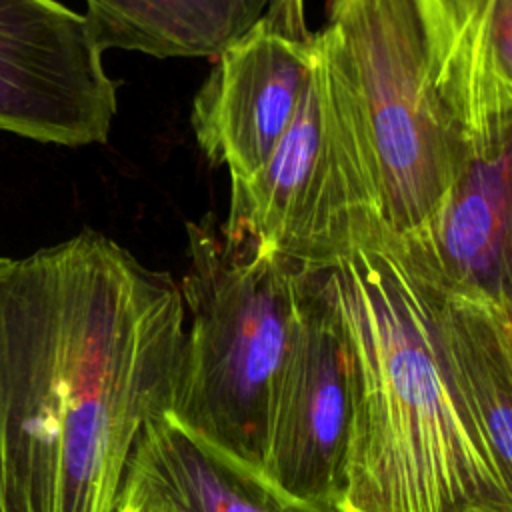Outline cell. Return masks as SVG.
Returning <instances> with one entry per match:
<instances>
[{
    "label": "cell",
    "instance_id": "cell-1",
    "mask_svg": "<svg viewBox=\"0 0 512 512\" xmlns=\"http://www.w3.org/2000/svg\"><path fill=\"white\" fill-rule=\"evenodd\" d=\"M184 328L178 282L100 232L0 256V512H114Z\"/></svg>",
    "mask_w": 512,
    "mask_h": 512
},
{
    "label": "cell",
    "instance_id": "cell-2",
    "mask_svg": "<svg viewBox=\"0 0 512 512\" xmlns=\"http://www.w3.org/2000/svg\"><path fill=\"white\" fill-rule=\"evenodd\" d=\"M322 278L348 394L336 512H512V476L444 368L420 254L380 224Z\"/></svg>",
    "mask_w": 512,
    "mask_h": 512
},
{
    "label": "cell",
    "instance_id": "cell-3",
    "mask_svg": "<svg viewBox=\"0 0 512 512\" xmlns=\"http://www.w3.org/2000/svg\"><path fill=\"white\" fill-rule=\"evenodd\" d=\"M186 230V328L168 414L262 468L272 388L308 270L230 234L212 212Z\"/></svg>",
    "mask_w": 512,
    "mask_h": 512
},
{
    "label": "cell",
    "instance_id": "cell-4",
    "mask_svg": "<svg viewBox=\"0 0 512 512\" xmlns=\"http://www.w3.org/2000/svg\"><path fill=\"white\" fill-rule=\"evenodd\" d=\"M320 32L350 90L380 216L394 234H412L472 154L434 86L414 2L328 0Z\"/></svg>",
    "mask_w": 512,
    "mask_h": 512
},
{
    "label": "cell",
    "instance_id": "cell-5",
    "mask_svg": "<svg viewBox=\"0 0 512 512\" xmlns=\"http://www.w3.org/2000/svg\"><path fill=\"white\" fill-rule=\"evenodd\" d=\"M318 34L316 60L292 122L270 158L230 180L224 228L304 270L328 268L384 224L350 90Z\"/></svg>",
    "mask_w": 512,
    "mask_h": 512
},
{
    "label": "cell",
    "instance_id": "cell-6",
    "mask_svg": "<svg viewBox=\"0 0 512 512\" xmlns=\"http://www.w3.org/2000/svg\"><path fill=\"white\" fill-rule=\"evenodd\" d=\"M88 18L58 0H0V132L44 144L108 140L118 82Z\"/></svg>",
    "mask_w": 512,
    "mask_h": 512
},
{
    "label": "cell",
    "instance_id": "cell-7",
    "mask_svg": "<svg viewBox=\"0 0 512 512\" xmlns=\"http://www.w3.org/2000/svg\"><path fill=\"white\" fill-rule=\"evenodd\" d=\"M304 0H268L260 18L218 56L192 102L190 124L230 180L254 174L294 118L316 60Z\"/></svg>",
    "mask_w": 512,
    "mask_h": 512
},
{
    "label": "cell",
    "instance_id": "cell-8",
    "mask_svg": "<svg viewBox=\"0 0 512 512\" xmlns=\"http://www.w3.org/2000/svg\"><path fill=\"white\" fill-rule=\"evenodd\" d=\"M346 430L338 320L322 270H308L300 314L272 388L262 470L290 494L336 510Z\"/></svg>",
    "mask_w": 512,
    "mask_h": 512
},
{
    "label": "cell",
    "instance_id": "cell-9",
    "mask_svg": "<svg viewBox=\"0 0 512 512\" xmlns=\"http://www.w3.org/2000/svg\"><path fill=\"white\" fill-rule=\"evenodd\" d=\"M434 86L472 152L512 144V0H412Z\"/></svg>",
    "mask_w": 512,
    "mask_h": 512
},
{
    "label": "cell",
    "instance_id": "cell-10",
    "mask_svg": "<svg viewBox=\"0 0 512 512\" xmlns=\"http://www.w3.org/2000/svg\"><path fill=\"white\" fill-rule=\"evenodd\" d=\"M512 144L472 152L432 216L404 238L452 288L512 310Z\"/></svg>",
    "mask_w": 512,
    "mask_h": 512
},
{
    "label": "cell",
    "instance_id": "cell-11",
    "mask_svg": "<svg viewBox=\"0 0 512 512\" xmlns=\"http://www.w3.org/2000/svg\"><path fill=\"white\" fill-rule=\"evenodd\" d=\"M430 272L436 340L452 388L502 472L512 476V310Z\"/></svg>",
    "mask_w": 512,
    "mask_h": 512
},
{
    "label": "cell",
    "instance_id": "cell-12",
    "mask_svg": "<svg viewBox=\"0 0 512 512\" xmlns=\"http://www.w3.org/2000/svg\"><path fill=\"white\" fill-rule=\"evenodd\" d=\"M128 468L182 512H336L290 494L260 466L196 436L168 412L144 422Z\"/></svg>",
    "mask_w": 512,
    "mask_h": 512
},
{
    "label": "cell",
    "instance_id": "cell-13",
    "mask_svg": "<svg viewBox=\"0 0 512 512\" xmlns=\"http://www.w3.org/2000/svg\"><path fill=\"white\" fill-rule=\"evenodd\" d=\"M102 50L154 58H216L264 12L268 0H84Z\"/></svg>",
    "mask_w": 512,
    "mask_h": 512
},
{
    "label": "cell",
    "instance_id": "cell-14",
    "mask_svg": "<svg viewBox=\"0 0 512 512\" xmlns=\"http://www.w3.org/2000/svg\"><path fill=\"white\" fill-rule=\"evenodd\" d=\"M114 512H182L180 506L144 474L126 468Z\"/></svg>",
    "mask_w": 512,
    "mask_h": 512
}]
</instances>
